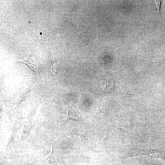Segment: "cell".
<instances>
[{"mask_svg": "<svg viewBox=\"0 0 165 165\" xmlns=\"http://www.w3.org/2000/svg\"><path fill=\"white\" fill-rule=\"evenodd\" d=\"M17 61L26 64L32 70L38 73V62L35 57L28 55L27 58L24 60H18Z\"/></svg>", "mask_w": 165, "mask_h": 165, "instance_id": "cell-1", "label": "cell"}, {"mask_svg": "<svg viewBox=\"0 0 165 165\" xmlns=\"http://www.w3.org/2000/svg\"><path fill=\"white\" fill-rule=\"evenodd\" d=\"M68 116L65 121L72 119L75 121H79L81 115L77 110L74 107H72L68 111Z\"/></svg>", "mask_w": 165, "mask_h": 165, "instance_id": "cell-2", "label": "cell"}, {"mask_svg": "<svg viewBox=\"0 0 165 165\" xmlns=\"http://www.w3.org/2000/svg\"><path fill=\"white\" fill-rule=\"evenodd\" d=\"M51 148L50 152L43 157L47 165H53L55 162L52 154L53 148L51 145Z\"/></svg>", "mask_w": 165, "mask_h": 165, "instance_id": "cell-3", "label": "cell"}, {"mask_svg": "<svg viewBox=\"0 0 165 165\" xmlns=\"http://www.w3.org/2000/svg\"><path fill=\"white\" fill-rule=\"evenodd\" d=\"M113 83L110 81L106 80L103 82L102 89L104 92L111 91L113 90Z\"/></svg>", "mask_w": 165, "mask_h": 165, "instance_id": "cell-4", "label": "cell"}, {"mask_svg": "<svg viewBox=\"0 0 165 165\" xmlns=\"http://www.w3.org/2000/svg\"><path fill=\"white\" fill-rule=\"evenodd\" d=\"M51 71L52 72L54 75H56L57 65L55 60L53 54H52V55L51 54Z\"/></svg>", "mask_w": 165, "mask_h": 165, "instance_id": "cell-5", "label": "cell"}, {"mask_svg": "<svg viewBox=\"0 0 165 165\" xmlns=\"http://www.w3.org/2000/svg\"><path fill=\"white\" fill-rule=\"evenodd\" d=\"M121 88L122 94L126 96L127 97H130L132 96V93H131L127 90L123 86H122Z\"/></svg>", "mask_w": 165, "mask_h": 165, "instance_id": "cell-6", "label": "cell"}, {"mask_svg": "<svg viewBox=\"0 0 165 165\" xmlns=\"http://www.w3.org/2000/svg\"><path fill=\"white\" fill-rule=\"evenodd\" d=\"M156 5V9L159 12V11L160 9V6L161 2V1H155Z\"/></svg>", "mask_w": 165, "mask_h": 165, "instance_id": "cell-7", "label": "cell"}]
</instances>
